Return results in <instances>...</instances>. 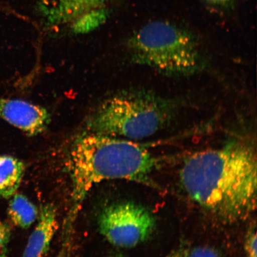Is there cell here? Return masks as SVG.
<instances>
[{
	"instance_id": "cell-1",
	"label": "cell",
	"mask_w": 257,
	"mask_h": 257,
	"mask_svg": "<svg viewBox=\"0 0 257 257\" xmlns=\"http://www.w3.org/2000/svg\"><path fill=\"white\" fill-rule=\"evenodd\" d=\"M256 154L252 143L234 139L218 149L196 153L185 161L180 181L195 203L226 222L255 210Z\"/></svg>"
},
{
	"instance_id": "cell-2",
	"label": "cell",
	"mask_w": 257,
	"mask_h": 257,
	"mask_svg": "<svg viewBox=\"0 0 257 257\" xmlns=\"http://www.w3.org/2000/svg\"><path fill=\"white\" fill-rule=\"evenodd\" d=\"M158 163L146 147L133 141L93 133L78 138L69 154L72 207L68 218L75 220L95 185L112 179L148 184Z\"/></svg>"
},
{
	"instance_id": "cell-3",
	"label": "cell",
	"mask_w": 257,
	"mask_h": 257,
	"mask_svg": "<svg viewBox=\"0 0 257 257\" xmlns=\"http://www.w3.org/2000/svg\"><path fill=\"white\" fill-rule=\"evenodd\" d=\"M175 101L147 91L115 95L96 108L86 122L90 133L131 139L149 137L171 123Z\"/></svg>"
},
{
	"instance_id": "cell-4",
	"label": "cell",
	"mask_w": 257,
	"mask_h": 257,
	"mask_svg": "<svg viewBox=\"0 0 257 257\" xmlns=\"http://www.w3.org/2000/svg\"><path fill=\"white\" fill-rule=\"evenodd\" d=\"M133 62L168 76L200 72L203 62L194 38L172 22L154 21L143 26L128 41Z\"/></svg>"
},
{
	"instance_id": "cell-5",
	"label": "cell",
	"mask_w": 257,
	"mask_h": 257,
	"mask_svg": "<svg viewBox=\"0 0 257 257\" xmlns=\"http://www.w3.org/2000/svg\"><path fill=\"white\" fill-rule=\"evenodd\" d=\"M98 225L101 233L112 245L128 248L152 235L156 220L142 205L122 202L106 207L99 216Z\"/></svg>"
},
{
	"instance_id": "cell-6",
	"label": "cell",
	"mask_w": 257,
	"mask_h": 257,
	"mask_svg": "<svg viewBox=\"0 0 257 257\" xmlns=\"http://www.w3.org/2000/svg\"><path fill=\"white\" fill-rule=\"evenodd\" d=\"M112 0H38L43 24L49 28H69L99 10L108 9Z\"/></svg>"
},
{
	"instance_id": "cell-7",
	"label": "cell",
	"mask_w": 257,
	"mask_h": 257,
	"mask_svg": "<svg viewBox=\"0 0 257 257\" xmlns=\"http://www.w3.org/2000/svg\"><path fill=\"white\" fill-rule=\"evenodd\" d=\"M0 118L29 136L43 133L50 123L46 108L21 99L0 98Z\"/></svg>"
},
{
	"instance_id": "cell-8",
	"label": "cell",
	"mask_w": 257,
	"mask_h": 257,
	"mask_svg": "<svg viewBox=\"0 0 257 257\" xmlns=\"http://www.w3.org/2000/svg\"><path fill=\"white\" fill-rule=\"evenodd\" d=\"M38 222L31 234L22 257H47L58 229L57 210L53 204L42 206Z\"/></svg>"
},
{
	"instance_id": "cell-9",
	"label": "cell",
	"mask_w": 257,
	"mask_h": 257,
	"mask_svg": "<svg viewBox=\"0 0 257 257\" xmlns=\"http://www.w3.org/2000/svg\"><path fill=\"white\" fill-rule=\"evenodd\" d=\"M25 167L14 157L0 156V197L8 198L15 194L21 185Z\"/></svg>"
},
{
	"instance_id": "cell-10",
	"label": "cell",
	"mask_w": 257,
	"mask_h": 257,
	"mask_svg": "<svg viewBox=\"0 0 257 257\" xmlns=\"http://www.w3.org/2000/svg\"><path fill=\"white\" fill-rule=\"evenodd\" d=\"M36 205L24 195L15 194L9 202L8 215L12 222L16 226L27 229L39 216Z\"/></svg>"
},
{
	"instance_id": "cell-11",
	"label": "cell",
	"mask_w": 257,
	"mask_h": 257,
	"mask_svg": "<svg viewBox=\"0 0 257 257\" xmlns=\"http://www.w3.org/2000/svg\"><path fill=\"white\" fill-rule=\"evenodd\" d=\"M167 257H221L217 250L208 246L184 247L175 250Z\"/></svg>"
},
{
	"instance_id": "cell-12",
	"label": "cell",
	"mask_w": 257,
	"mask_h": 257,
	"mask_svg": "<svg viewBox=\"0 0 257 257\" xmlns=\"http://www.w3.org/2000/svg\"><path fill=\"white\" fill-rule=\"evenodd\" d=\"M11 233L9 224L0 221V257H8V245Z\"/></svg>"
},
{
	"instance_id": "cell-13",
	"label": "cell",
	"mask_w": 257,
	"mask_h": 257,
	"mask_svg": "<svg viewBox=\"0 0 257 257\" xmlns=\"http://www.w3.org/2000/svg\"><path fill=\"white\" fill-rule=\"evenodd\" d=\"M256 239L255 227L252 228L245 239V250L246 257H256Z\"/></svg>"
},
{
	"instance_id": "cell-14",
	"label": "cell",
	"mask_w": 257,
	"mask_h": 257,
	"mask_svg": "<svg viewBox=\"0 0 257 257\" xmlns=\"http://www.w3.org/2000/svg\"><path fill=\"white\" fill-rule=\"evenodd\" d=\"M72 229V228L71 227H65V232H64L62 247L57 257H69Z\"/></svg>"
},
{
	"instance_id": "cell-15",
	"label": "cell",
	"mask_w": 257,
	"mask_h": 257,
	"mask_svg": "<svg viewBox=\"0 0 257 257\" xmlns=\"http://www.w3.org/2000/svg\"><path fill=\"white\" fill-rule=\"evenodd\" d=\"M203 1L211 5L225 7L232 4L234 0H203Z\"/></svg>"
}]
</instances>
